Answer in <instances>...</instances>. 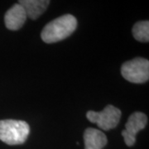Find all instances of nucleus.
Here are the masks:
<instances>
[{
  "mask_svg": "<svg viewBox=\"0 0 149 149\" xmlns=\"http://www.w3.org/2000/svg\"><path fill=\"white\" fill-rule=\"evenodd\" d=\"M148 123L147 115L142 112H134L132 113L125 124V129L122 131L124 143L128 147H132L136 142V135L143 130Z\"/></svg>",
  "mask_w": 149,
  "mask_h": 149,
  "instance_id": "obj_5",
  "label": "nucleus"
},
{
  "mask_svg": "<svg viewBox=\"0 0 149 149\" xmlns=\"http://www.w3.org/2000/svg\"><path fill=\"white\" fill-rule=\"evenodd\" d=\"M121 74L125 80L131 83H145L149 79L148 60L136 57L124 62L121 66Z\"/></svg>",
  "mask_w": 149,
  "mask_h": 149,
  "instance_id": "obj_3",
  "label": "nucleus"
},
{
  "mask_svg": "<svg viewBox=\"0 0 149 149\" xmlns=\"http://www.w3.org/2000/svg\"><path fill=\"white\" fill-rule=\"evenodd\" d=\"M85 149H102L108 143L106 135L99 129L89 128L84 133Z\"/></svg>",
  "mask_w": 149,
  "mask_h": 149,
  "instance_id": "obj_7",
  "label": "nucleus"
},
{
  "mask_svg": "<svg viewBox=\"0 0 149 149\" xmlns=\"http://www.w3.org/2000/svg\"><path fill=\"white\" fill-rule=\"evenodd\" d=\"M121 114L120 109L109 104L100 112L88 111L86 113V118L90 122L96 123L100 129L109 131L117 127Z\"/></svg>",
  "mask_w": 149,
  "mask_h": 149,
  "instance_id": "obj_4",
  "label": "nucleus"
},
{
  "mask_svg": "<svg viewBox=\"0 0 149 149\" xmlns=\"http://www.w3.org/2000/svg\"><path fill=\"white\" fill-rule=\"evenodd\" d=\"M134 38L141 42H149V22L141 21L134 24L132 29Z\"/></svg>",
  "mask_w": 149,
  "mask_h": 149,
  "instance_id": "obj_9",
  "label": "nucleus"
},
{
  "mask_svg": "<svg viewBox=\"0 0 149 149\" xmlns=\"http://www.w3.org/2000/svg\"><path fill=\"white\" fill-rule=\"evenodd\" d=\"M49 0H21L18 3L23 8L27 17L36 20L47 10L50 4Z\"/></svg>",
  "mask_w": 149,
  "mask_h": 149,
  "instance_id": "obj_8",
  "label": "nucleus"
},
{
  "mask_svg": "<svg viewBox=\"0 0 149 149\" xmlns=\"http://www.w3.org/2000/svg\"><path fill=\"white\" fill-rule=\"evenodd\" d=\"M30 133L28 123L22 120H0V140L8 145L24 143Z\"/></svg>",
  "mask_w": 149,
  "mask_h": 149,
  "instance_id": "obj_2",
  "label": "nucleus"
},
{
  "mask_svg": "<svg viewBox=\"0 0 149 149\" xmlns=\"http://www.w3.org/2000/svg\"><path fill=\"white\" fill-rule=\"evenodd\" d=\"M77 27V19L73 15L65 14L48 22L41 33L44 42L51 44L70 37Z\"/></svg>",
  "mask_w": 149,
  "mask_h": 149,
  "instance_id": "obj_1",
  "label": "nucleus"
},
{
  "mask_svg": "<svg viewBox=\"0 0 149 149\" xmlns=\"http://www.w3.org/2000/svg\"><path fill=\"white\" fill-rule=\"evenodd\" d=\"M25 10L19 3H16L6 12L4 22L6 27L11 31L20 29L27 20Z\"/></svg>",
  "mask_w": 149,
  "mask_h": 149,
  "instance_id": "obj_6",
  "label": "nucleus"
}]
</instances>
